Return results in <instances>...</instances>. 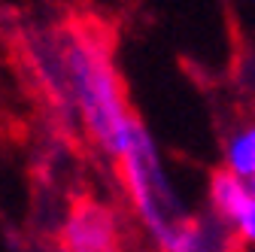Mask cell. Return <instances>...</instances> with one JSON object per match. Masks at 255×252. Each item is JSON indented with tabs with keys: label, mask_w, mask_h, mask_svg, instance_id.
<instances>
[{
	"label": "cell",
	"mask_w": 255,
	"mask_h": 252,
	"mask_svg": "<svg viewBox=\"0 0 255 252\" xmlns=\"http://www.w3.org/2000/svg\"><path fill=\"white\" fill-rule=\"evenodd\" d=\"M40 67L46 70L49 91L76 116L88 140L116 161L140 128V119L125 98L104 30L98 24H67L61 34L49 37Z\"/></svg>",
	"instance_id": "cell-1"
},
{
	"label": "cell",
	"mask_w": 255,
	"mask_h": 252,
	"mask_svg": "<svg viewBox=\"0 0 255 252\" xmlns=\"http://www.w3.org/2000/svg\"><path fill=\"white\" fill-rule=\"evenodd\" d=\"M113 164L119 170L125 201L131 207L137 225L143 228L155 249H164L188 213L161 158V149L143 122Z\"/></svg>",
	"instance_id": "cell-2"
},
{
	"label": "cell",
	"mask_w": 255,
	"mask_h": 252,
	"mask_svg": "<svg viewBox=\"0 0 255 252\" xmlns=\"http://www.w3.org/2000/svg\"><path fill=\"white\" fill-rule=\"evenodd\" d=\"M207 213L225 228L240 252H255V182L228 170H213L207 182Z\"/></svg>",
	"instance_id": "cell-3"
},
{
	"label": "cell",
	"mask_w": 255,
	"mask_h": 252,
	"mask_svg": "<svg viewBox=\"0 0 255 252\" xmlns=\"http://www.w3.org/2000/svg\"><path fill=\"white\" fill-rule=\"evenodd\" d=\"M58 252H125L122 219L101 201H76L61 225Z\"/></svg>",
	"instance_id": "cell-4"
},
{
	"label": "cell",
	"mask_w": 255,
	"mask_h": 252,
	"mask_svg": "<svg viewBox=\"0 0 255 252\" xmlns=\"http://www.w3.org/2000/svg\"><path fill=\"white\" fill-rule=\"evenodd\" d=\"M158 252H240V246L210 213H204V216H185L170 243Z\"/></svg>",
	"instance_id": "cell-5"
},
{
	"label": "cell",
	"mask_w": 255,
	"mask_h": 252,
	"mask_svg": "<svg viewBox=\"0 0 255 252\" xmlns=\"http://www.w3.org/2000/svg\"><path fill=\"white\" fill-rule=\"evenodd\" d=\"M222 170L255 182V116L237 119L222 137Z\"/></svg>",
	"instance_id": "cell-6"
}]
</instances>
